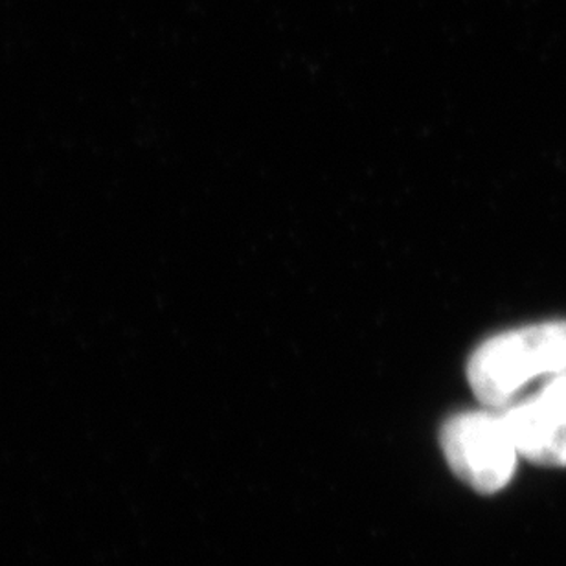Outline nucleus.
<instances>
[{
	"label": "nucleus",
	"mask_w": 566,
	"mask_h": 566,
	"mask_svg": "<svg viewBox=\"0 0 566 566\" xmlns=\"http://www.w3.org/2000/svg\"><path fill=\"white\" fill-rule=\"evenodd\" d=\"M566 368V321L504 332L474 349L468 365L474 396L490 409L515 403L526 385Z\"/></svg>",
	"instance_id": "1"
},
{
	"label": "nucleus",
	"mask_w": 566,
	"mask_h": 566,
	"mask_svg": "<svg viewBox=\"0 0 566 566\" xmlns=\"http://www.w3.org/2000/svg\"><path fill=\"white\" fill-rule=\"evenodd\" d=\"M565 370H566V368H565Z\"/></svg>",
	"instance_id": "4"
},
{
	"label": "nucleus",
	"mask_w": 566,
	"mask_h": 566,
	"mask_svg": "<svg viewBox=\"0 0 566 566\" xmlns=\"http://www.w3.org/2000/svg\"><path fill=\"white\" fill-rule=\"evenodd\" d=\"M441 449L458 479L484 495L510 484L521 457L502 410L452 416L441 429Z\"/></svg>",
	"instance_id": "2"
},
{
	"label": "nucleus",
	"mask_w": 566,
	"mask_h": 566,
	"mask_svg": "<svg viewBox=\"0 0 566 566\" xmlns=\"http://www.w3.org/2000/svg\"><path fill=\"white\" fill-rule=\"evenodd\" d=\"M501 410L521 457L546 468H566V370L534 396Z\"/></svg>",
	"instance_id": "3"
}]
</instances>
